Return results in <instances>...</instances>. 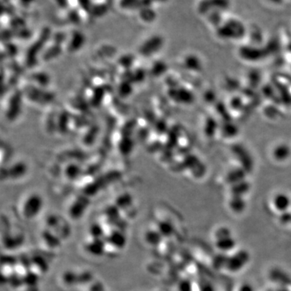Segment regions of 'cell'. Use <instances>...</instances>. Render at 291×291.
<instances>
[{"instance_id":"obj_1","label":"cell","mask_w":291,"mask_h":291,"mask_svg":"<svg viewBox=\"0 0 291 291\" xmlns=\"http://www.w3.org/2000/svg\"><path fill=\"white\" fill-rule=\"evenodd\" d=\"M44 206L43 195L36 190H29L19 197L16 213L22 220L31 222L39 218Z\"/></svg>"},{"instance_id":"obj_2","label":"cell","mask_w":291,"mask_h":291,"mask_svg":"<svg viewBox=\"0 0 291 291\" xmlns=\"http://www.w3.org/2000/svg\"><path fill=\"white\" fill-rule=\"evenodd\" d=\"M17 225L10 224L8 222L6 231H2V246L5 247L8 253H12L18 247H20L24 242V232L22 228Z\"/></svg>"}]
</instances>
